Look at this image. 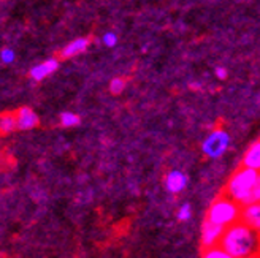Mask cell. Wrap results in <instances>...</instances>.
Masks as SVG:
<instances>
[{"label": "cell", "instance_id": "10", "mask_svg": "<svg viewBox=\"0 0 260 258\" xmlns=\"http://www.w3.org/2000/svg\"><path fill=\"white\" fill-rule=\"evenodd\" d=\"M90 45V40L89 38H76V40L70 42L69 45H65L60 51L59 57L60 59H72V57H76L80 56L81 53H84V51L89 48Z\"/></svg>", "mask_w": 260, "mask_h": 258}, {"label": "cell", "instance_id": "5", "mask_svg": "<svg viewBox=\"0 0 260 258\" xmlns=\"http://www.w3.org/2000/svg\"><path fill=\"white\" fill-rule=\"evenodd\" d=\"M224 233H225L224 227H219L216 224H211V222L205 220V224L202 227V249L219 246Z\"/></svg>", "mask_w": 260, "mask_h": 258}, {"label": "cell", "instance_id": "19", "mask_svg": "<svg viewBox=\"0 0 260 258\" xmlns=\"http://www.w3.org/2000/svg\"><path fill=\"white\" fill-rule=\"evenodd\" d=\"M260 201V176H258V180L254 187V192H252V203H258Z\"/></svg>", "mask_w": 260, "mask_h": 258}, {"label": "cell", "instance_id": "1", "mask_svg": "<svg viewBox=\"0 0 260 258\" xmlns=\"http://www.w3.org/2000/svg\"><path fill=\"white\" fill-rule=\"evenodd\" d=\"M219 246L227 250L233 258L255 256L260 255V233L240 220L235 225L225 228Z\"/></svg>", "mask_w": 260, "mask_h": 258}, {"label": "cell", "instance_id": "9", "mask_svg": "<svg viewBox=\"0 0 260 258\" xmlns=\"http://www.w3.org/2000/svg\"><path fill=\"white\" fill-rule=\"evenodd\" d=\"M241 166L251 168L260 173V139L254 141V143L246 149L241 159Z\"/></svg>", "mask_w": 260, "mask_h": 258}, {"label": "cell", "instance_id": "3", "mask_svg": "<svg viewBox=\"0 0 260 258\" xmlns=\"http://www.w3.org/2000/svg\"><path fill=\"white\" fill-rule=\"evenodd\" d=\"M241 214H243V206L222 193L216 200H213L210 208H208L206 222L229 228L241 220Z\"/></svg>", "mask_w": 260, "mask_h": 258}, {"label": "cell", "instance_id": "4", "mask_svg": "<svg viewBox=\"0 0 260 258\" xmlns=\"http://www.w3.org/2000/svg\"><path fill=\"white\" fill-rule=\"evenodd\" d=\"M230 148V135L224 128H216L202 143V152L208 159H220Z\"/></svg>", "mask_w": 260, "mask_h": 258}, {"label": "cell", "instance_id": "14", "mask_svg": "<svg viewBox=\"0 0 260 258\" xmlns=\"http://www.w3.org/2000/svg\"><path fill=\"white\" fill-rule=\"evenodd\" d=\"M59 121H60V125H62V127H65V128L76 127L78 124L81 122L80 116H78L76 113H72V111H63V113L60 114Z\"/></svg>", "mask_w": 260, "mask_h": 258}, {"label": "cell", "instance_id": "15", "mask_svg": "<svg viewBox=\"0 0 260 258\" xmlns=\"http://www.w3.org/2000/svg\"><path fill=\"white\" fill-rule=\"evenodd\" d=\"M0 60H2V63H5V65H10V63L16 60V53L11 48H2L0 49Z\"/></svg>", "mask_w": 260, "mask_h": 258}, {"label": "cell", "instance_id": "13", "mask_svg": "<svg viewBox=\"0 0 260 258\" xmlns=\"http://www.w3.org/2000/svg\"><path fill=\"white\" fill-rule=\"evenodd\" d=\"M200 258H233V256L227 250H224L220 246H216V247L202 249V256Z\"/></svg>", "mask_w": 260, "mask_h": 258}, {"label": "cell", "instance_id": "8", "mask_svg": "<svg viewBox=\"0 0 260 258\" xmlns=\"http://www.w3.org/2000/svg\"><path fill=\"white\" fill-rule=\"evenodd\" d=\"M16 121H18V130H32L38 124H40V119H38L37 113L29 108V106H22L16 111Z\"/></svg>", "mask_w": 260, "mask_h": 258}, {"label": "cell", "instance_id": "6", "mask_svg": "<svg viewBox=\"0 0 260 258\" xmlns=\"http://www.w3.org/2000/svg\"><path fill=\"white\" fill-rule=\"evenodd\" d=\"M186 187H187V176L183 171L172 170L165 174V189L170 193H173V195H178Z\"/></svg>", "mask_w": 260, "mask_h": 258}, {"label": "cell", "instance_id": "12", "mask_svg": "<svg viewBox=\"0 0 260 258\" xmlns=\"http://www.w3.org/2000/svg\"><path fill=\"white\" fill-rule=\"evenodd\" d=\"M15 130H18L16 113H4L0 116V132L2 135H10Z\"/></svg>", "mask_w": 260, "mask_h": 258}, {"label": "cell", "instance_id": "17", "mask_svg": "<svg viewBox=\"0 0 260 258\" xmlns=\"http://www.w3.org/2000/svg\"><path fill=\"white\" fill-rule=\"evenodd\" d=\"M190 217H192L190 204H189V203H184V204L178 209V220H181V222H187V220H190Z\"/></svg>", "mask_w": 260, "mask_h": 258}, {"label": "cell", "instance_id": "7", "mask_svg": "<svg viewBox=\"0 0 260 258\" xmlns=\"http://www.w3.org/2000/svg\"><path fill=\"white\" fill-rule=\"evenodd\" d=\"M57 68H59V59H56V57L46 59L45 62H42V63H38V65L32 67L29 76H30L34 81H43L45 78H48V76L53 75Z\"/></svg>", "mask_w": 260, "mask_h": 258}, {"label": "cell", "instance_id": "21", "mask_svg": "<svg viewBox=\"0 0 260 258\" xmlns=\"http://www.w3.org/2000/svg\"><path fill=\"white\" fill-rule=\"evenodd\" d=\"M248 258H260V255H255V256H248Z\"/></svg>", "mask_w": 260, "mask_h": 258}, {"label": "cell", "instance_id": "20", "mask_svg": "<svg viewBox=\"0 0 260 258\" xmlns=\"http://www.w3.org/2000/svg\"><path fill=\"white\" fill-rule=\"evenodd\" d=\"M227 68H224V67H217L216 68V78H219V80H225L227 78Z\"/></svg>", "mask_w": 260, "mask_h": 258}, {"label": "cell", "instance_id": "11", "mask_svg": "<svg viewBox=\"0 0 260 258\" xmlns=\"http://www.w3.org/2000/svg\"><path fill=\"white\" fill-rule=\"evenodd\" d=\"M241 220L246 225H249L252 230H255L257 233H260V201L244 206L243 214H241Z\"/></svg>", "mask_w": 260, "mask_h": 258}, {"label": "cell", "instance_id": "16", "mask_svg": "<svg viewBox=\"0 0 260 258\" xmlns=\"http://www.w3.org/2000/svg\"><path fill=\"white\" fill-rule=\"evenodd\" d=\"M125 89V80L124 78H113L110 83V92L113 95H119L122 94V90Z\"/></svg>", "mask_w": 260, "mask_h": 258}, {"label": "cell", "instance_id": "2", "mask_svg": "<svg viewBox=\"0 0 260 258\" xmlns=\"http://www.w3.org/2000/svg\"><path fill=\"white\" fill-rule=\"evenodd\" d=\"M258 176H260L258 171L246 168V166H240L229 177L222 193L230 197L232 200H235L237 203H240L243 208L248 204H252V192L258 180Z\"/></svg>", "mask_w": 260, "mask_h": 258}, {"label": "cell", "instance_id": "18", "mask_svg": "<svg viewBox=\"0 0 260 258\" xmlns=\"http://www.w3.org/2000/svg\"><path fill=\"white\" fill-rule=\"evenodd\" d=\"M102 42L107 48H114L116 45H118V35H116L114 32H107L102 36Z\"/></svg>", "mask_w": 260, "mask_h": 258}]
</instances>
